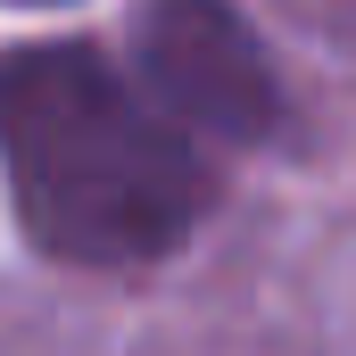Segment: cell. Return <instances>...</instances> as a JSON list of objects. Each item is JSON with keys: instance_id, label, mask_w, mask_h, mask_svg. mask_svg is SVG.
I'll use <instances>...</instances> for the list:
<instances>
[{"instance_id": "1", "label": "cell", "mask_w": 356, "mask_h": 356, "mask_svg": "<svg viewBox=\"0 0 356 356\" xmlns=\"http://www.w3.org/2000/svg\"><path fill=\"white\" fill-rule=\"evenodd\" d=\"M0 149L17 232L83 273L158 266L216 207V166L149 83L91 42H25L0 67Z\"/></svg>"}, {"instance_id": "2", "label": "cell", "mask_w": 356, "mask_h": 356, "mask_svg": "<svg viewBox=\"0 0 356 356\" xmlns=\"http://www.w3.org/2000/svg\"><path fill=\"white\" fill-rule=\"evenodd\" d=\"M133 58H141L149 99L199 141L266 149L290 124L282 75L232 0H149L133 17Z\"/></svg>"}, {"instance_id": "3", "label": "cell", "mask_w": 356, "mask_h": 356, "mask_svg": "<svg viewBox=\"0 0 356 356\" xmlns=\"http://www.w3.org/2000/svg\"><path fill=\"white\" fill-rule=\"evenodd\" d=\"M25 8H50V0H25Z\"/></svg>"}]
</instances>
